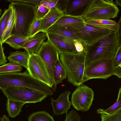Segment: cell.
<instances>
[{"instance_id":"cell-1","label":"cell","mask_w":121,"mask_h":121,"mask_svg":"<svg viewBox=\"0 0 121 121\" xmlns=\"http://www.w3.org/2000/svg\"><path fill=\"white\" fill-rule=\"evenodd\" d=\"M15 11V21L11 36H29L31 26L36 19L35 13L38 5L18 1L7 0Z\"/></svg>"},{"instance_id":"cell-2","label":"cell","mask_w":121,"mask_h":121,"mask_svg":"<svg viewBox=\"0 0 121 121\" xmlns=\"http://www.w3.org/2000/svg\"><path fill=\"white\" fill-rule=\"evenodd\" d=\"M10 86H20L37 91L51 96L53 93L46 84L32 77L26 71L0 73V89Z\"/></svg>"},{"instance_id":"cell-3","label":"cell","mask_w":121,"mask_h":121,"mask_svg":"<svg viewBox=\"0 0 121 121\" xmlns=\"http://www.w3.org/2000/svg\"><path fill=\"white\" fill-rule=\"evenodd\" d=\"M119 45L117 32H112L94 44L86 47L85 67L95 60L113 58Z\"/></svg>"},{"instance_id":"cell-4","label":"cell","mask_w":121,"mask_h":121,"mask_svg":"<svg viewBox=\"0 0 121 121\" xmlns=\"http://www.w3.org/2000/svg\"><path fill=\"white\" fill-rule=\"evenodd\" d=\"M59 59L66 71L68 82L76 86L83 84L85 68V54L60 53Z\"/></svg>"},{"instance_id":"cell-5","label":"cell","mask_w":121,"mask_h":121,"mask_svg":"<svg viewBox=\"0 0 121 121\" xmlns=\"http://www.w3.org/2000/svg\"><path fill=\"white\" fill-rule=\"evenodd\" d=\"M112 0H91L81 16L85 21L111 20L119 12Z\"/></svg>"},{"instance_id":"cell-6","label":"cell","mask_w":121,"mask_h":121,"mask_svg":"<svg viewBox=\"0 0 121 121\" xmlns=\"http://www.w3.org/2000/svg\"><path fill=\"white\" fill-rule=\"evenodd\" d=\"M78 37L85 48L94 44L112 32L107 29L86 23L67 26Z\"/></svg>"},{"instance_id":"cell-7","label":"cell","mask_w":121,"mask_h":121,"mask_svg":"<svg viewBox=\"0 0 121 121\" xmlns=\"http://www.w3.org/2000/svg\"><path fill=\"white\" fill-rule=\"evenodd\" d=\"M1 90L7 99L26 104L41 102L48 96L37 91L20 86H9Z\"/></svg>"},{"instance_id":"cell-8","label":"cell","mask_w":121,"mask_h":121,"mask_svg":"<svg viewBox=\"0 0 121 121\" xmlns=\"http://www.w3.org/2000/svg\"><path fill=\"white\" fill-rule=\"evenodd\" d=\"M113 74V58L99 59L85 67L84 82L92 79H107Z\"/></svg>"},{"instance_id":"cell-9","label":"cell","mask_w":121,"mask_h":121,"mask_svg":"<svg viewBox=\"0 0 121 121\" xmlns=\"http://www.w3.org/2000/svg\"><path fill=\"white\" fill-rule=\"evenodd\" d=\"M44 62L49 78L51 88L54 83L53 70L60 53L48 40L42 43L37 54Z\"/></svg>"},{"instance_id":"cell-10","label":"cell","mask_w":121,"mask_h":121,"mask_svg":"<svg viewBox=\"0 0 121 121\" xmlns=\"http://www.w3.org/2000/svg\"><path fill=\"white\" fill-rule=\"evenodd\" d=\"M94 99L93 90L82 84L78 86L73 93L71 102L73 107L77 110L86 111L91 107Z\"/></svg>"},{"instance_id":"cell-11","label":"cell","mask_w":121,"mask_h":121,"mask_svg":"<svg viewBox=\"0 0 121 121\" xmlns=\"http://www.w3.org/2000/svg\"><path fill=\"white\" fill-rule=\"evenodd\" d=\"M27 70L33 78L51 88L49 78L44 64L37 54L30 55Z\"/></svg>"},{"instance_id":"cell-12","label":"cell","mask_w":121,"mask_h":121,"mask_svg":"<svg viewBox=\"0 0 121 121\" xmlns=\"http://www.w3.org/2000/svg\"><path fill=\"white\" fill-rule=\"evenodd\" d=\"M48 39L60 53H78L74 43V39L55 34L46 32Z\"/></svg>"},{"instance_id":"cell-13","label":"cell","mask_w":121,"mask_h":121,"mask_svg":"<svg viewBox=\"0 0 121 121\" xmlns=\"http://www.w3.org/2000/svg\"><path fill=\"white\" fill-rule=\"evenodd\" d=\"M70 93L69 91H65L56 99H54L51 98V104L54 115L59 116L64 113L66 115L67 114L68 111L72 105L69 100V95Z\"/></svg>"},{"instance_id":"cell-14","label":"cell","mask_w":121,"mask_h":121,"mask_svg":"<svg viewBox=\"0 0 121 121\" xmlns=\"http://www.w3.org/2000/svg\"><path fill=\"white\" fill-rule=\"evenodd\" d=\"M65 14L63 10L57 6L50 9L41 19V32L46 33L48 29Z\"/></svg>"},{"instance_id":"cell-15","label":"cell","mask_w":121,"mask_h":121,"mask_svg":"<svg viewBox=\"0 0 121 121\" xmlns=\"http://www.w3.org/2000/svg\"><path fill=\"white\" fill-rule=\"evenodd\" d=\"M91 0H67L64 10L65 13L74 15L75 13L82 9H86Z\"/></svg>"},{"instance_id":"cell-16","label":"cell","mask_w":121,"mask_h":121,"mask_svg":"<svg viewBox=\"0 0 121 121\" xmlns=\"http://www.w3.org/2000/svg\"><path fill=\"white\" fill-rule=\"evenodd\" d=\"M46 33H40L32 36L27 37L11 36L6 39L4 43L16 50L22 48L23 46L29 41L44 35Z\"/></svg>"},{"instance_id":"cell-17","label":"cell","mask_w":121,"mask_h":121,"mask_svg":"<svg viewBox=\"0 0 121 121\" xmlns=\"http://www.w3.org/2000/svg\"><path fill=\"white\" fill-rule=\"evenodd\" d=\"M54 84L52 87L54 92H55L58 84L61 82L67 77L66 70L61 63L59 59L57 60L53 70Z\"/></svg>"},{"instance_id":"cell-18","label":"cell","mask_w":121,"mask_h":121,"mask_svg":"<svg viewBox=\"0 0 121 121\" xmlns=\"http://www.w3.org/2000/svg\"><path fill=\"white\" fill-rule=\"evenodd\" d=\"M46 33L41 36L33 39L28 41L22 47L29 55L37 54L39 51L41 45L47 38Z\"/></svg>"},{"instance_id":"cell-19","label":"cell","mask_w":121,"mask_h":121,"mask_svg":"<svg viewBox=\"0 0 121 121\" xmlns=\"http://www.w3.org/2000/svg\"><path fill=\"white\" fill-rule=\"evenodd\" d=\"M46 32L66 37L80 42L72 30L67 26L53 25L48 29Z\"/></svg>"},{"instance_id":"cell-20","label":"cell","mask_w":121,"mask_h":121,"mask_svg":"<svg viewBox=\"0 0 121 121\" xmlns=\"http://www.w3.org/2000/svg\"><path fill=\"white\" fill-rule=\"evenodd\" d=\"M29 57L30 55L26 51H17L11 52L7 58L10 62L18 64L27 69Z\"/></svg>"},{"instance_id":"cell-21","label":"cell","mask_w":121,"mask_h":121,"mask_svg":"<svg viewBox=\"0 0 121 121\" xmlns=\"http://www.w3.org/2000/svg\"><path fill=\"white\" fill-rule=\"evenodd\" d=\"M85 22L87 24L106 29L112 32L118 31V22L112 20H89Z\"/></svg>"},{"instance_id":"cell-22","label":"cell","mask_w":121,"mask_h":121,"mask_svg":"<svg viewBox=\"0 0 121 121\" xmlns=\"http://www.w3.org/2000/svg\"><path fill=\"white\" fill-rule=\"evenodd\" d=\"M85 20L81 16L64 14L53 25L69 26L85 23Z\"/></svg>"},{"instance_id":"cell-23","label":"cell","mask_w":121,"mask_h":121,"mask_svg":"<svg viewBox=\"0 0 121 121\" xmlns=\"http://www.w3.org/2000/svg\"><path fill=\"white\" fill-rule=\"evenodd\" d=\"M26 103L10 99H7V109L9 115L12 118L16 117L21 112L22 108Z\"/></svg>"},{"instance_id":"cell-24","label":"cell","mask_w":121,"mask_h":121,"mask_svg":"<svg viewBox=\"0 0 121 121\" xmlns=\"http://www.w3.org/2000/svg\"><path fill=\"white\" fill-rule=\"evenodd\" d=\"M15 11L11 5L10 15L3 35L1 43L2 44L4 43L7 39L11 36V33L15 25Z\"/></svg>"},{"instance_id":"cell-25","label":"cell","mask_w":121,"mask_h":121,"mask_svg":"<svg viewBox=\"0 0 121 121\" xmlns=\"http://www.w3.org/2000/svg\"><path fill=\"white\" fill-rule=\"evenodd\" d=\"M28 121H55L52 117L45 111L33 112L30 115Z\"/></svg>"},{"instance_id":"cell-26","label":"cell","mask_w":121,"mask_h":121,"mask_svg":"<svg viewBox=\"0 0 121 121\" xmlns=\"http://www.w3.org/2000/svg\"><path fill=\"white\" fill-rule=\"evenodd\" d=\"M11 4L10 3L9 7L5 9L0 18V42H2L4 33L7 25L10 14Z\"/></svg>"},{"instance_id":"cell-27","label":"cell","mask_w":121,"mask_h":121,"mask_svg":"<svg viewBox=\"0 0 121 121\" xmlns=\"http://www.w3.org/2000/svg\"><path fill=\"white\" fill-rule=\"evenodd\" d=\"M22 69L21 65L12 62L0 67V73L20 72Z\"/></svg>"},{"instance_id":"cell-28","label":"cell","mask_w":121,"mask_h":121,"mask_svg":"<svg viewBox=\"0 0 121 121\" xmlns=\"http://www.w3.org/2000/svg\"><path fill=\"white\" fill-rule=\"evenodd\" d=\"M121 108V101H117L112 105L104 110L102 108L97 109V113L99 114L112 115L114 114Z\"/></svg>"},{"instance_id":"cell-29","label":"cell","mask_w":121,"mask_h":121,"mask_svg":"<svg viewBox=\"0 0 121 121\" xmlns=\"http://www.w3.org/2000/svg\"><path fill=\"white\" fill-rule=\"evenodd\" d=\"M41 19L36 18L34 22L30 28L29 36H34L39 32H41Z\"/></svg>"},{"instance_id":"cell-30","label":"cell","mask_w":121,"mask_h":121,"mask_svg":"<svg viewBox=\"0 0 121 121\" xmlns=\"http://www.w3.org/2000/svg\"><path fill=\"white\" fill-rule=\"evenodd\" d=\"M50 9L42 4L38 5L35 13L36 18L42 19L48 13Z\"/></svg>"},{"instance_id":"cell-31","label":"cell","mask_w":121,"mask_h":121,"mask_svg":"<svg viewBox=\"0 0 121 121\" xmlns=\"http://www.w3.org/2000/svg\"><path fill=\"white\" fill-rule=\"evenodd\" d=\"M60 1L59 0H42L40 4L43 5L50 9L56 6L62 9L61 8L63 6L62 4H61V2H60Z\"/></svg>"},{"instance_id":"cell-32","label":"cell","mask_w":121,"mask_h":121,"mask_svg":"<svg viewBox=\"0 0 121 121\" xmlns=\"http://www.w3.org/2000/svg\"><path fill=\"white\" fill-rule=\"evenodd\" d=\"M100 114L101 121H121V114L115 113L112 115Z\"/></svg>"},{"instance_id":"cell-33","label":"cell","mask_w":121,"mask_h":121,"mask_svg":"<svg viewBox=\"0 0 121 121\" xmlns=\"http://www.w3.org/2000/svg\"><path fill=\"white\" fill-rule=\"evenodd\" d=\"M113 59L114 70L121 63V46L119 45L118 48Z\"/></svg>"},{"instance_id":"cell-34","label":"cell","mask_w":121,"mask_h":121,"mask_svg":"<svg viewBox=\"0 0 121 121\" xmlns=\"http://www.w3.org/2000/svg\"><path fill=\"white\" fill-rule=\"evenodd\" d=\"M79 115L76 111L72 110L66 115L65 121H80Z\"/></svg>"},{"instance_id":"cell-35","label":"cell","mask_w":121,"mask_h":121,"mask_svg":"<svg viewBox=\"0 0 121 121\" xmlns=\"http://www.w3.org/2000/svg\"><path fill=\"white\" fill-rule=\"evenodd\" d=\"M74 43L76 50L78 53H85V48L82 44L76 40H74Z\"/></svg>"},{"instance_id":"cell-36","label":"cell","mask_w":121,"mask_h":121,"mask_svg":"<svg viewBox=\"0 0 121 121\" xmlns=\"http://www.w3.org/2000/svg\"><path fill=\"white\" fill-rule=\"evenodd\" d=\"M0 65H3L6 64L7 61L4 53V48L2 47V44L0 42Z\"/></svg>"},{"instance_id":"cell-37","label":"cell","mask_w":121,"mask_h":121,"mask_svg":"<svg viewBox=\"0 0 121 121\" xmlns=\"http://www.w3.org/2000/svg\"><path fill=\"white\" fill-rule=\"evenodd\" d=\"M42 0H15L16 1L38 5Z\"/></svg>"},{"instance_id":"cell-38","label":"cell","mask_w":121,"mask_h":121,"mask_svg":"<svg viewBox=\"0 0 121 121\" xmlns=\"http://www.w3.org/2000/svg\"><path fill=\"white\" fill-rule=\"evenodd\" d=\"M118 23V31L117 32V34L119 45L121 46V14Z\"/></svg>"},{"instance_id":"cell-39","label":"cell","mask_w":121,"mask_h":121,"mask_svg":"<svg viewBox=\"0 0 121 121\" xmlns=\"http://www.w3.org/2000/svg\"><path fill=\"white\" fill-rule=\"evenodd\" d=\"M113 75L121 78V63L117 67L114 69Z\"/></svg>"},{"instance_id":"cell-40","label":"cell","mask_w":121,"mask_h":121,"mask_svg":"<svg viewBox=\"0 0 121 121\" xmlns=\"http://www.w3.org/2000/svg\"><path fill=\"white\" fill-rule=\"evenodd\" d=\"M121 101V87L119 89L117 101Z\"/></svg>"},{"instance_id":"cell-41","label":"cell","mask_w":121,"mask_h":121,"mask_svg":"<svg viewBox=\"0 0 121 121\" xmlns=\"http://www.w3.org/2000/svg\"><path fill=\"white\" fill-rule=\"evenodd\" d=\"M0 119L1 121H10L8 117L5 115H4Z\"/></svg>"},{"instance_id":"cell-42","label":"cell","mask_w":121,"mask_h":121,"mask_svg":"<svg viewBox=\"0 0 121 121\" xmlns=\"http://www.w3.org/2000/svg\"><path fill=\"white\" fill-rule=\"evenodd\" d=\"M114 3L117 6H119L121 7V0H116Z\"/></svg>"},{"instance_id":"cell-43","label":"cell","mask_w":121,"mask_h":121,"mask_svg":"<svg viewBox=\"0 0 121 121\" xmlns=\"http://www.w3.org/2000/svg\"><path fill=\"white\" fill-rule=\"evenodd\" d=\"M115 113L121 114V108L119 109Z\"/></svg>"}]
</instances>
